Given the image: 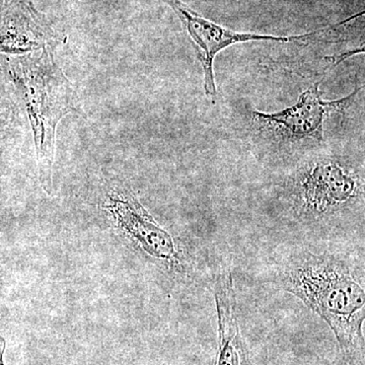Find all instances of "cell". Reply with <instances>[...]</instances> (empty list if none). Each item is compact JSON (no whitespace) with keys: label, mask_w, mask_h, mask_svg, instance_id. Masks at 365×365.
I'll return each mask as SVG.
<instances>
[{"label":"cell","mask_w":365,"mask_h":365,"mask_svg":"<svg viewBox=\"0 0 365 365\" xmlns=\"http://www.w3.org/2000/svg\"><path fill=\"white\" fill-rule=\"evenodd\" d=\"M276 283L332 329L345 365H364L365 290L344 261L302 252L281 266Z\"/></svg>","instance_id":"1"},{"label":"cell","mask_w":365,"mask_h":365,"mask_svg":"<svg viewBox=\"0 0 365 365\" xmlns=\"http://www.w3.org/2000/svg\"><path fill=\"white\" fill-rule=\"evenodd\" d=\"M0 71L6 74L25 106L32 128L40 182L52 191L55 133L60 120L78 111L73 86L55 61L51 46L39 55H24L4 60Z\"/></svg>","instance_id":"2"},{"label":"cell","mask_w":365,"mask_h":365,"mask_svg":"<svg viewBox=\"0 0 365 365\" xmlns=\"http://www.w3.org/2000/svg\"><path fill=\"white\" fill-rule=\"evenodd\" d=\"M361 189V180L351 168L333 158H322L299 170L292 182V197L297 215L321 220L350 207Z\"/></svg>","instance_id":"3"},{"label":"cell","mask_w":365,"mask_h":365,"mask_svg":"<svg viewBox=\"0 0 365 365\" xmlns=\"http://www.w3.org/2000/svg\"><path fill=\"white\" fill-rule=\"evenodd\" d=\"M319 88V83L312 86L300 95L297 104L282 111L252 112L255 129L276 141L323 140L324 125L331 113L351 105L361 88H357L341 100L325 101Z\"/></svg>","instance_id":"4"},{"label":"cell","mask_w":365,"mask_h":365,"mask_svg":"<svg viewBox=\"0 0 365 365\" xmlns=\"http://www.w3.org/2000/svg\"><path fill=\"white\" fill-rule=\"evenodd\" d=\"M169 4L175 13L178 14L180 20L184 24L188 32L194 47H195L197 58L200 61L203 68L204 91L207 97H215L216 91L215 73H213V61L218 53L227 49L230 46L237 43L251 42V41H272V42H311L319 36L325 35L330 31L339 28L351 20L348 19L342 23L332 26H327L322 30L304 34L300 36H270L258 35V34H242L228 30L225 26L218 25L204 18L195 11L182 2L181 0H163Z\"/></svg>","instance_id":"5"},{"label":"cell","mask_w":365,"mask_h":365,"mask_svg":"<svg viewBox=\"0 0 365 365\" xmlns=\"http://www.w3.org/2000/svg\"><path fill=\"white\" fill-rule=\"evenodd\" d=\"M106 208L117 227L144 253L169 266L180 263L172 235L158 225L131 193L122 190L113 192Z\"/></svg>","instance_id":"6"},{"label":"cell","mask_w":365,"mask_h":365,"mask_svg":"<svg viewBox=\"0 0 365 365\" xmlns=\"http://www.w3.org/2000/svg\"><path fill=\"white\" fill-rule=\"evenodd\" d=\"M51 32L33 7L6 2L0 9V63L51 46Z\"/></svg>","instance_id":"7"},{"label":"cell","mask_w":365,"mask_h":365,"mask_svg":"<svg viewBox=\"0 0 365 365\" xmlns=\"http://www.w3.org/2000/svg\"><path fill=\"white\" fill-rule=\"evenodd\" d=\"M215 299L218 319V349L215 365H250L237 321V299L230 272L217 276Z\"/></svg>","instance_id":"8"},{"label":"cell","mask_w":365,"mask_h":365,"mask_svg":"<svg viewBox=\"0 0 365 365\" xmlns=\"http://www.w3.org/2000/svg\"><path fill=\"white\" fill-rule=\"evenodd\" d=\"M14 105L13 98L9 96L6 85L0 79V151L4 150L13 129L16 118Z\"/></svg>","instance_id":"9"},{"label":"cell","mask_w":365,"mask_h":365,"mask_svg":"<svg viewBox=\"0 0 365 365\" xmlns=\"http://www.w3.org/2000/svg\"><path fill=\"white\" fill-rule=\"evenodd\" d=\"M2 352H4V340L0 338V365H4L1 362Z\"/></svg>","instance_id":"10"}]
</instances>
